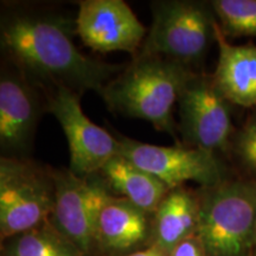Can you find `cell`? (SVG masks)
Instances as JSON below:
<instances>
[{"label": "cell", "mask_w": 256, "mask_h": 256, "mask_svg": "<svg viewBox=\"0 0 256 256\" xmlns=\"http://www.w3.org/2000/svg\"><path fill=\"white\" fill-rule=\"evenodd\" d=\"M8 256H84L50 220L12 238Z\"/></svg>", "instance_id": "2e32d148"}, {"label": "cell", "mask_w": 256, "mask_h": 256, "mask_svg": "<svg viewBox=\"0 0 256 256\" xmlns=\"http://www.w3.org/2000/svg\"><path fill=\"white\" fill-rule=\"evenodd\" d=\"M238 150L244 165L256 172V116L240 134Z\"/></svg>", "instance_id": "ac0fdd59"}, {"label": "cell", "mask_w": 256, "mask_h": 256, "mask_svg": "<svg viewBox=\"0 0 256 256\" xmlns=\"http://www.w3.org/2000/svg\"><path fill=\"white\" fill-rule=\"evenodd\" d=\"M119 154L156 176L170 188L196 182L204 188L222 183V168L212 152L182 146H158L118 136Z\"/></svg>", "instance_id": "8992f818"}, {"label": "cell", "mask_w": 256, "mask_h": 256, "mask_svg": "<svg viewBox=\"0 0 256 256\" xmlns=\"http://www.w3.org/2000/svg\"><path fill=\"white\" fill-rule=\"evenodd\" d=\"M198 198L183 186L171 188L154 212V247L168 256L196 234Z\"/></svg>", "instance_id": "9a60e30c"}, {"label": "cell", "mask_w": 256, "mask_h": 256, "mask_svg": "<svg viewBox=\"0 0 256 256\" xmlns=\"http://www.w3.org/2000/svg\"><path fill=\"white\" fill-rule=\"evenodd\" d=\"M2 46L32 74L80 94H101L121 69L83 55L72 40L69 25L60 18L18 14L2 25Z\"/></svg>", "instance_id": "6da1fadb"}, {"label": "cell", "mask_w": 256, "mask_h": 256, "mask_svg": "<svg viewBox=\"0 0 256 256\" xmlns=\"http://www.w3.org/2000/svg\"><path fill=\"white\" fill-rule=\"evenodd\" d=\"M148 215L124 198L108 192L98 211L96 243L110 252L142 247L150 235Z\"/></svg>", "instance_id": "7c38bea8"}, {"label": "cell", "mask_w": 256, "mask_h": 256, "mask_svg": "<svg viewBox=\"0 0 256 256\" xmlns=\"http://www.w3.org/2000/svg\"><path fill=\"white\" fill-rule=\"evenodd\" d=\"M38 104L30 87L14 75L0 81V144L11 153L30 148L38 120Z\"/></svg>", "instance_id": "8fae6325"}, {"label": "cell", "mask_w": 256, "mask_h": 256, "mask_svg": "<svg viewBox=\"0 0 256 256\" xmlns=\"http://www.w3.org/2000/svg\"><path fill=\"white\" fill-rule=\"evenodd\" d=\"M212 6L222 30L238 36H256V0H216Z\"/></svg>", "instance_id": "e0dca14e"}, {"label": "cell", "mask_w": 256, "mask_h": 256, "mask_svg": "<svg viewBox=\"0 0 256 256\" xmlns=\"http://www.w3.org/2000/svg\"><path fill=\"white\" fill-rule=\"evenodd\" d=\"M104 183L124 200L154 214L171 190L168 185L122 156H115L101 170Z\"/></svg>", "instance_id": "5bb4252c"}, {"label": "cell", "mask_w": 256, "mask_h": 256, "mask_svg": "<svg viewBox=\"0 0 256 256\" xmlns=\"http://www.w3.org/2000/svg\"><path fill=\"white\" fill-rule=\"evenodd\" d=\"M168 256H206L196 236L184 240L172 249Z\"/></svg>", "instance_id": "d6986e66"}, {"label": "cell", "mask_w": 256, "mask_h": 256, "mask_svg": "<svg viewBox=\"0 0 256 256\" xmlns=\"http://www.w3.org/2000/svg\"><path fill=\"white\" fill-rule=\"evenodd\" d=\"M142 55L162 56L182 66L196 62L206 52L214 23L206 10L190 2H158Z\"/></svg>", "instance_id": "5b68a950"}, {"label": "cell", "mask_w": 256, "mask_h": 256, "mask_svg": "<svg viewBox=\"0 0 256 256\" xmlns=\"http://www.w3.org/2000/svg\"><path fill=\"white\" fill-rule=\"evenodd\" d=\"M124 256H168L165 252H162L160 249H158L154 246L152 247L144 249V250H138L134 252H130V254H126Z\"/></svg>", "instance_id": "ffe728a7"}, {"label": "cell", "mask_w": 256, "mask_h": 256, "mask_svg": "<svg viewBox=\"0 0 256 256\" xmlns=\"http://www.w3.org/2000/svg\"><path fill=\"white\" fill-rule=\"evenodd\" d=\"M214 36L220 48L218 63L212 78L217 89L226 101L252 107L256 104V46H232L216 23Z\"/></svg>", "instance_id": "4fadbf2b"}, {"label": "cell", "mask_w": 256, "mask_h": 256, "mask_svg": "<svg viewBox=\"0 0 256 256\" xmlns=\"http://www.w3.org/2000/svg\"></svg>", "instance_id": "7402d4cb"}, {"label": "cell", "mask_w": 256, "mask_h": 256, "mask_svg": "<svg viewBox=\"0 0 256 256\" xmlns=\"http://www.w3.org/2000/svg\"><path fill=\"white\" fill-rule=\"evenodd\" d=\"M194 236L206 256H250L256 226V183L234 182L198 194Z\"/></svg>", "instance_id": "3957f363"}, {"label": "cell", "mask_w": 256, "mask_h": 256, "mask_svg": "<svg viewBox=\"0 0 256 256\" xmlns=\"http://www.w3.org/2000/svg\"><path fill=\"white\" fill-rule=\"evenodd\" d=\"M48 110L62 127L70 152V171L90 177L115 156L119 142L104 128L88 119L80 104V94L66 87H57L48 101Z\"/></svg>", "instance_id": "52a82bcc"}, {"label": "cell", "mask_w": 256, "mask_h": 256, "mask_svg": "<svg viewBox=\"0 0 256 256\" xmlns=\"http://www.w3.org/2000/svg\"><path fill=\"white\" fill-rule=\"evenodd\" d=\"M55 206L50 222L69 241L89 255L96 243V224L108 188L104 182L81 177L70 170L52 172Z\"/></svg>", "instance_id": "ba28073f"}, {"label": "cell", "mask_w": 256, "mask_h": 256, "mask_svg": "<svg viewBox=\"0 0 256 256\" xmlns=\"http://www.w3.org/2000/svg\"><path fill=\"white\" fill-rule=\"evenodd\" d=\"M252 255L256 256V226H255V235H254V244H252Z\"/></svg>", "instance_id": "44dd1931"}, {"label": "cell", "mask_w": 256, "mask_h": 256, "mask_svg": "<svg viewBox=\"0 0 256 256\" xmlns=\"http://www.w3.org/2000/svg\"><path fill=\"white\" fill-rule=\"evenodd\" d=\"M178 104L185 139L212 153L226 147L232 132L228 101L214 80L192 74L182 89Z\"/></svg>", "instance_id": "9c48e42d"}, {"label": "cell", "mask_w": 256, "mask_h": 256, "mask_svg": "<svg viewBox=\"0 0 256 256\" xmlns=\"http://www.w3.org/2000/svg\"><path fill=\"white\" fill-rule=\"evenodd\" d=\"M192 72L162 56L142 55L101 92L108 107L174 136V108Z\"/></svg>", "instance_id": "7a4b0ae2"}, {"label": "cell", "mask_w": 256, "mask_h": 256, "mask_svg": "<svg viewBox=\"0 0 256 256\" xmlns=\"http://www.w3.org/2000/svg\"><path fill=\"white\" fill-rule=\"evenodd\" d=\"M55 206L52 174L19 158L0 159V234L12 238L50 220Z\"/></svg>", "instance_id": "277c9868"}, {"label": "cell", "mask_w": 256, "mask_h": 256, "mask_svg": "<svg viewBox=\"0 0 256 256\" xmlns=\"http://www.w3.org/2000/svg\"><path fill=\"white\" fill-rule=\"evenodd\" d=\"M76 31L84 46L100 52L134 54L146 28L122 0H83L78 2Z\"/></svg>", "instance_id": "30bf717a"}]
</instances>
